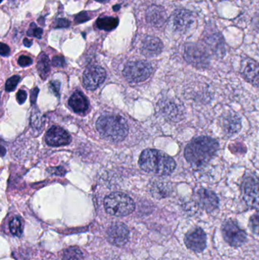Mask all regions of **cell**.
I'll use <instances>...</instances> for the list:
<instances>
[{
    "instance_id": "7",
    "label": "cell",
    "mask_w": 259,
    "mask_h": 260,
    "mask_svg": "<svg viewBox=\"0 0 259 260\" xmlns=\"http://www.w3.org/2000/svg\"><path fill=\"white\" fill-rule=\"evenodd\" d=\"M186 61L199 70L207 69L210 65V56L208 50L196 44H188L184 50Z\"/></svg>"
},
{
    "instance_id": "35",
    "label": "cell",
    "mask_w": 259,
    "mask_h": 260,
    "mask_svg": "<svg viewBox=\"0 0 259 260\" xmlns=\"http://www.w3.org/2000/svg\"><path fill=\"white\" fill-rule=\"evenodd\" d=\"M0 53H1L3 56H9V53H10V48H9V46L2 43L1 47H0Z\"/></svg>"
},
{
    "instance_id": "13",
    "label": "cell",
    "mask_w": 259,
    "mask_h": 260,
    "mask_svg": "<svg viewBox=\"0 0 259 260\" xmlns=\"http://www.w3.org/2000/svg\"><path fill=\"white\" fill-rule=\"evenodd\" d=\"M198 206L207 212H212L215 211L219 206V199L213 191L208 189H198L195 196Z\"/></svg>"
},
{
    "instance_id": "26",
    "label": "cell",
    "mask_w": 259,
    "mask_h": 260,
    "mask_svg": "<svg viewBox=\"0 0 259 260\" xmlns=\"http://www.w3.org/2000/svg\"><path fill=\"white\" fill-rule=\"evenodd\" d=\"M155 196L157 198H165L167 196L170 195V188L167 183H159L156 186V189L154 191Z\"/></svg>"
},
{
    "instance_id": "23",
    "label": "cell",
    "mask_w": 259,
    "mask_h": 260,
    "mask_svg": "<svg viewBox=\"0 0 259 260\" xmlns=\"http://www.w3.org/2000/svg\"><path fill=\"white\" fill-rule=\"evenodd\" d=\"M83 253L77 247H71L65 249L62 255V260H82Z\"/></svg>"
},
{
    "instance_id": "38",
    "label": "cell",
    "mask_w": 259,
    "mask_h": 260,
    "mask_svg": "<svg viewBox=\"0 0 259 260\" xmlns=\"http://www.w3.org/2000/svg\"><path fill=\"white\" fill-rule=\"evenodd\" d=\"M120 9V6H119V5H117V6H114V11H118L119 9Z\"/></svg>"
},
{
    "instance_id": "4",
    "label": "cell",
    "mask_w": 259,
    "mask_h": 260,
    "mask_svg": "<svg viewBox=\"0 0 259 260\" xmlns=\"http://www.w3.org/2000/svg\"><path fill=\"white\" fill-rule=\"evenodd\" d=\"M104 208L109 215L123 217L133 212L135 206L129 196L123 192H114L105 198Z\"/></svg>"
},
{
    "instance_id": "15",
    "label": "cell",
    "mask_w": 259,
    "mask_h": 260,
    "mask_svg": "<svg viewBox=\"0 0 259 260\" xmlns=\"http://www.w3.org/2000/svg\"><path fill=\"white\" fill-rule=\"evenodd\" d=\"M161 108L164 115L171 121L179 122L184 118L185 109L179 101L167 99L162 102Z\"/></svg>"
},
{
    "instance_id": "5",
    "label": "cell",
    "mask_w": 259,
    "mask_h": 260,
    "mask_svg": "<svg viewBox=\"0 0 259 260\" xmlns=\"http://www.w3.org/2000/svg\"><path fill=\"white\" fill-rule=\"evenodd\" d=\"M241 197L249 207L259 211V177L254 174L243 177L240 185Z\"/></svg>"
},
{
    "instance_id": "27",
    "label": "cell",
    "mask_w": 259,
    "mask_h": 260,
    "mask_svg": "<svg viewBox=\"0 0 259 260\" xmlns=\"http://www.w3.org/2000/svg\"><path fill=\"white\" fill-rule=\"evenodd\" d=\"M249 229L255 235H259V212L251 216L249 222Z\"/></svg>"
},
{
    "instance_id": "3",
    "label": "cell",
    "mask_w": 259,
    "mask_h": 260,
    "mask_svg": "<svg viewBox=\"0 0 259 260\" xmlns=\"http://www.w3.org/2000/svg\"><path fill=\"white\" fill-rule=\"evenodd\" d=\"M97 129L105 139L111 142H117L123 141L126 137L129 127L123 117L106 115L98 119Z\"/></svg>"
},
{
    "instance_id": "34",
    "label": "cell",
    "mask_w": 259,
    "mask_h": 260,
    "mask_svg": "<svg viewBox=\"0 0 259 260\" xmlns=\"http://www.w3.org/2000/svg\"><path fill=\"white\" fill-rule=\"evenodd\" d=\"M53 65L56 67H62L65 65V60L62 56H55L53 59Z\"/></svg>"
},
{
    "instance_id": "25",
    "label": "cell",
    "mask_w": 259,
    "mask_h": 260,
    "mask_svg": "<svg viewBox=\"0 0 259 260\" xmlns=\"http://www.w3.org/2000/svg\"><path fill=\"white\" fill-rule=\"evenodd\" d=\"M9 229L11 233L15 237H21L22 235L23 228L21 219L18 217H14L9 223Z\"/></svg>"
},
{
    "instance_id": "2",
    "label": "cell",
    "mask_w": 259,
    "mask_h": 260,
    "mask_svg": "<svg viewBox=\"0 0 259 260\" xmlns=\"http://www.w3.org/2000/svg\"><path fill=\"white\" fill-rule=\"evenodd\" d=\"M139 165L146 172L158 176H167L176 169V164L173 158L161 151L146 149L139 157Z\"/></svg>"
},
{
    "instance_id": "22",
    "label": "cell",
    "mask_w": 259,
    "mask_h": 260,
    "mask_svg": "<svg viewBox=\"0 0 259 260\" xmlns=\"http://www.w3.org/2000/svg\"><path fill=\"white\" fill-rule=\"evenodd\" d=\"M118 18L114 17H103V18H98L97 21V27L106 31L114 30L118 26Z\"/></svg>"
},
{
    "instance_id": "14",
    "label": "cell",
    "mask_w": 259,
    "mask_h": 260,
    "mask_svg": "<svg viewBox=\"0 0 259 260\" xmlns=\"http://www.w3.org/2000/svg\"><path fill=\"white\" fill-rule=\"evenodd\" d=\"M195 21V17L190 11L187 9H177L171 17L172 26L176 31L184 33L188 30Z\"/></svg>"
},
{
    "instance_id": "9",
    "label": "cell",
    "mask_w": 259,
    "mask_h": 260,
    "mask_svg": "<svg viewBox=\"0 0 259 260\" xmlns=\"http://www.w3.org/2000/svg\"><path fill=\"white\" fill-rule=\"evenodd\" d=\"M184 242L189 250L195 253H202L206 248V234L201 228H193L186 234Z\"/></svg>"
},
{
    "instance_id": "31",
    "label": "cell",
    "mask_w": 259,
    "mask_h": 260,
    "mask_svg": "<svg viewBox=\"0 0 259 260\" xmlns=\"http://www.w3.org/2000/svg\"><path fill=\"white\" fill-rule=\"evenodd\" d=\"M69 25V21H68L67 19H65V18H59V19H57L55 21V27H61V28H64V27H68Z\"/></svg>"
},
{
    "instance_id": "16",
    "label": "cell",
    "mask_w": 259,
    "mask_h": 260,
    "mask_svg": "<svg viewBox=\"0 0 259 260\" xmlns=\"http://www.w3.org/2000/svg\"><path fill=\"white\" fill-rule=\"evenodd\" d=\"M240 73L248 82L259 88V62L245 58L240 65Z\"/></svg>"
},
{
    "instance_id": "10",
    "label": "cell",
    "mask_w": 259,
    "mask_h": 260,
    "mask_svg": "<svg viewBox=\"0 0 259 260\" xmlns=\"http://www.w3.org/2000/svg\"><path fill=\"white\" fill-rule=\"evenodd\" d=\"M219 124L225 136L232 137L241 130V117L237 113L229 111L220 116Z\"/></svg>"
},
{
    "instance_id": "20",
    "label": "cell",
    "mask_w": 259,
    "mask_h": 260,
    "mask_svg": "<svg viewBox=\"0 0 259 260\" xmlns=\"http://www.w3.org/2000/svg\"><path fill=\"white\" fill-rule=\"evenodd\" d=\"M164 45L159 38L147 36L143 40L141 45V53L147 57L158 56L162 52Z\"/></svg>"
},
{
    "instance_id": "18",
    "label": "cell",
    "mask_w": 259,
    "mask_h": 260,
    "mask_svg": "<svg viewBox=\"0 0 259 260\" xmlns=\"http://www.w3.org/2000/svg\"><path fill=\"white\" fill-rule=\"evenodd\" d=\"M146 20L151 25L157 28H160L167 22V12L162 6L153 5L147 9Z\"/></svg>"
},
{
    "instance_id": "36",
    "label": "cell",
    "mask_w": 259,
    "mask_h": 260,
    "mask_svg": "<svg viewBox=\"0 0 259 260\" xmlns=\"http://www.w3.org/2000/svg\"><path fill=\"white\" fill-rule=\"evenodd\" d=\"M24 44L25 47H30V46L32 45V41H30V40L27 39V38H25L24 40Z\"/></svg>"
},
{
    "instance_id": "11",
    "label": "cell",
    "mask_w": 259,
    "mask_h": 260,
    "mask_svg": "<svg viewBox=\"0 0 259 260\" xmlns=\"http://www.w3.org/2000/svg\"><path fill=\"white\" fill-rule=\"evenodd\" d=\"M106 77L104 69L99 66H91L84 73L83 84L87 89L95 90L103 83Z\"/></svg>"
},
{
    "instance_id": "30",
    "label": "cell",
    "mask_w": 259,
    "mask_h": 260,
    "mask_svg": "<svg viewBox=\"0 0 259 260\" xmlns=\"http://www.w3.org/2000/svg\"><path fill=\"white\" fill-rule=\"evenodd\" d=\"M18 62L21 67H25L31 65L33 60H32L31 58L29 57V56H20L19 59H18Z\"/></svg>"
},
{
    "instance_id": "29",
    "label": "cell",
    "mask_w": 259,
    "mask_h": 260,
    "mask_svg": "<svg viewBox=\"0 0 259 260\" xmlns=\"http://www.w3.org/2000/svg\"><path fill=\"white\" fill-rule=\"evenodd\" d=\"M43 35V30L40 27H36V24L34 23H32L30 26V29L27 31V35L28 36L36 37L38 38H41Z\"/></svg>"
},
{
    "instance_id": "24",
    "label": "cell",
    "mask_w": 259,
    "mask_h": 260,
    "mask_svg": "<svg viewBox=\"0 0 259 260\" xmlns=\"http://www.w3.org/2000/svg\"><path fill=\"white\" fill-rule=\"evenodd\" d=\"M38 69L41 78L45 79L49 72H50V59L45 53H42L40 56Z\"/></svg>"
},
{
    "instance_id": "33",
    "label": "cell",
    "mask_w": 259,
    "mask_h": 260,
    "mask_svg": "<svg viewBox=\"0 0 259 260\" xmlns=\"http://www.w3.org/2000/svg\"><path fill=\"white\" fill-rule=\"evenodd\" d=\"M16 99L18 103L20 105H22L25 102L26 99H27V93L23 91V90H20V91H18V94H17Z\"/></svg>"
},
{
    "instance_id": "1",
    "label": "cell",
    "mask_w": 259,
    "mask_h": 260,
    "mask_svg": "<svg viewBox=\"0 0 259 260\" xmlns=\"http://www.w3.org/2000/svg\"><path fill=\"white\" fill-rule=\"evenodd\" d=\"M218 149L219 144L216 139L208 136H199L187 145L184 154L193 168L201 169L212 160Z\"/></svg>"
},
{
    "instance_id": "32",
    "label": "cell",
    "mask_w": 259,
    "mask_h": 260,
    "mask_svg": "<svg viewBox=\"0 0 259 260\" xmlns=\"http://www.w3.org/2000/svg\"><path fill=\"white\" fill-rule=\"evenodd\" d=\"M89 19V16H88V13L86 12H81L76 17V21L77 23L85 22V21H88Z\"/></svg>"
},
{
    "instance_id": "37",
    "label": "cell",
    "mask_w": 259,
    "mask_h": 260,
    "mask_svg": "<svg viewBox=\"0 0 259 260\" xmlns=\"http://www.w3.org/2000/svg\"><path fill=\"white\" fill-rule=\"evenodd\" d=\"M96 1L98 2V3H106L109 1V0H96Z\"/></svg>"
},
{
    "instance_id": "28",
    "label": "cell",
    "mask_w": 259,
    "mask_h": 260,
    "mask_svg": "<svg viewBox=\"0 0 259 260\" xmlns=\"http://www.w3.org/2000/svg\"><path fill=\"white\" fill-rule=\"evenodd\" d=\"M20 77L18 76H14L8 79L6 84V90L7 91H12L15 89L17 85L20 81Z\"/></svg>"
},
{
    "instance_id": "19",
    "label": "cell",
    "mask_w": 259,
    "mask_h": 260,
    "mask_svg": "<svg viewBox=\"0 0 259 260\" xmlns=\"http://www.w3.org/2000/svg\"><path fill=\"white\" fill-rule=\"evenodd\" d=\"M205 43L208 50L217 57H223L226 53L223 37L219 33H212L205 37Z\"/></svg>"
},
{
    "instance_id": "8",
    "label": "cell",
    "mask_w": 259,
    "mask_h": 260,
    "mask_svg": "<svg viewBox=\"0 0 259 260\" xmlns=\"http://www.w3.org/2000/svg\"><path fill=\"white\" fill-rule=\"evenodd\" d=\"M152 65L146 61H134L126 64L123 76L130 82H141L147 80L152 73Z\"/></svg>"
},
{
    "instance_id": "12",
    "label": "cell",
    "mask_w": 259,
    "mask_h": 260,
    "mask_svg": "<svg viewBox=\"0 0 259 260\" xmlns=\"http://www.w3.org/2000/svg\"><path fill=\"white\" fill-rule=\"evenodd\" d=\"M106 238L107 241L113 245L123 247L129 241V229L123 223H114L107 229Z\"/></svg>"
},
{
    "instance_id": "17",
    "label": "cell",
    "mask_w": 259,
    "mask_h": 260,
    "mask_svg": "<svg viewBox=\"0 0 259 260\" xmlns=\"http://www.w3.org/2000/svg\"><path fill=\"white\" fill-rule=\"evenodd\" d=\"M45 139L47 145L53 147L68 145L71 140L70 135L59 126H52L46 133Z\"/></svg>"
},
{
    "instance_id": "6",
    "label": "cell",
    "mask_w": 259,
    "mask_h": 260,
    "mask_svg": "<svg viewBox=\"0 0 259 260\" xmlns=\"http://www.w3.org/2000/svg\"><path fill=\"white\" fill-rule=\"evenodd\" d=\"M221 233L224 240L231 247H241L247 241V234L240 228L236 220L228 219L221 226Z\"/></svg>"
},
{
    "instance_id": "21",
    "label": "cell",
    "mask_w": 259,
    "mask_h": 260,
    "mask_svg": "<svg viewBox=\"0 0 259 260\" xmlns=\"http://www.w3.org/2000/svg\"><path fill=\"white\" fill-rule=\"evenodd\" d=\"M68 105L76 113H84L88 111L89 103L82 93L76 92L68 100Z\"/></svg>"
}]
</instances>
